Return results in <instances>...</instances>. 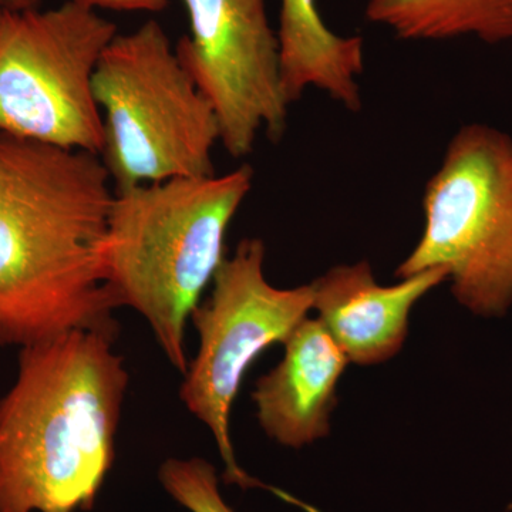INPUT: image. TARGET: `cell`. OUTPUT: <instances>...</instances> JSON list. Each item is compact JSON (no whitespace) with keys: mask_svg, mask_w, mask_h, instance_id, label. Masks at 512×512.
Masks as SVG:
<instances>
[{"mask_svg":"<svg viewBox=\"0 0 512 512\" xmlns=\"http://www.w3.org/2000/svg\"><path fill=\"white\" fill-rule=\"evenodd\" d=\"M117 26L66 2L0 6V133L100 156L104 121L93 77Z\"/></svg>","mask_w":512,"mask_h":512,"instance_id":"obj_6","label":"cell"},{"mask_svg":"<svg viewBox=\"0 0 512 512\" xmlns=\"http://www.w3.org/2000/svg\"><path fill=\"white\" fill-rule=\"evenodd\" d=\"M266 248L244 238L212 279V291L191 313L198 350L188 363L180 399L211 431L225 463L224 480L262 487L241 470L231 441V412L242 380L256 359L276 343L285 345L313 309V285L282 289L265 276Z\"/></svg>","mask_w":512,"mask_h":512,"instance_id":"obj_7","label":"cell"},{"mask_svg":"<svg viewBox=\"0 0 512 512\" xmlns=\"http://www.w3.org/2000/svg\"><path fill=\"white\" fill-rule=\"evenodd\" d=\"M366 19L407 42L512 40V0H367Z\"/></svg>","mask_w":512,"mask_h":512,"instance_id":"obj_12","label":"cell"},{"mask_svg":"<svg viewBox=\"0 0 512 512\" xmlns=\"http://www.w3.org/2000/svg\"><path fill=\"white\" fill-rule=\"evenodd\" d=\"M117 328L19 349L0 397V512L92 510L116 460L130 375Z\"/></svg>","mask_w":512,"mask_h":512,"instance_id":"obj_2","label":"cell"},{"mask_svg":"<svg viewBox=\"0 0 512 512\" xmlns=\"http://www.w3.org/2000/svg\"><path fill=\"white\" fill-rule=\"evenodd\" d=\"M424 229L399 279L444 268L451 293L481 318L512 308V137L485 123L461 126L423 194Z\"/></svg>","mask_w":512,"mask_h":512,"instance_id":"obj_5","label":"cell"},{"mask_svg":"<svg viewBox=\"0 0 512 512\" xmlns=\"http://www.w3.org/2000/svg\"><path fill=\"white\" fill-rule=\"evenodd\" d=\"M348 363L318 319L303 320L286 340L281 362L256 380L252 399L266 436L292 448L328 436L336 387Z\"/></svg>","mask_w":512,"mask_h":512,"instance_id":"obj_10","label":"cell"},{"mask_svg":"<svg viewBox=\"0 0 512 512\" xmlns=\"http://www.w3.org/2000/svg\"><path fill=\"white\" fill-rule=\"evenodd\" d=\"M0 6L12 9L37 8L39 0H0Z\"/></svg>","mask_w":512,"mask_h":512,"instance_id":"obj_15","label":"cell"},{"mask_svg":"<svg viewBox=\"0 0 512 512\" xmlns=\"http://www.w3.org/2000/svg\"><path fill=\"white\" fill-rule=\"evenodd\" d=\"M254 184V168L114 188L106 231L107 281L121 306L143 316L181 375L185 332L224 262L225 238Z\"/></svg>","mask_w":512,"mask_h":512,"instance_id":"obj_3","label":"cell"},{"mask_svg":"<svg viewBox=\"0 0 512 512\" xmlns=\"http://www.w3.org/2000/svg\"><path fill=\"white\" fill-rule=\"evenodd\" d=\"M190 32L175 45L178 60L210 101L220 143L235 158L254 151L259 131L279 141L289 103L278 33L266 0H181Z\"/></svg>","mask_w":512,"mask_h":512,"instance_id":"obj_8","label":"cell"},{"mask_svg":"<svg viewBox=\"0 0 512 512\" xmlns=\"http://www.w3.org/2000/svg\"><path fill=\"white\" fill-rule=\"evenodd\" d=\"M278 39L281 70L289 103L308 89L323 92L346 110L362 109L359 79L365 72V43L360 36L333 32L316 0H279Z\"/></svg>","mask_w":512,"mask_h":512,"instance_id":"obj_11","label":"cell"},{"mask_svg":"<svg viewBox=\"0 0 512 512\" xmlns=\"http://www.w3.org/2000/svg\"><path fill=\"white\" fill-rule=\"evenodd\" d=\"M158 478L164 490L190 512H234L221 497L215 468L207 460L168 458Z\"/></svg>","mask_w":512,"mask_h":512,"instance_id":"obj_13","label":"cell"},{"mask_svg":"<svg viewBox=\"0 0 512 512\" xmlns=\"http://www.w3.org/2000/svg\"><path fill=\"white\" fill-rule=\"evenodd\" d=\"M84 8L116 10V12H161L170 0H69Z\"/></svg>","mask_w":512,"mask_h":512,"instance_id":"obj_14","label":"cell"},{"mask_svg":"<svg viewBox=\"0 0 512 512\" xmlns=\"http://www.w3.org/2000/svg\"><path fill=\"white\" fill-rule=\"evenodd\" d=\"M447 281L433 268L383 286L367 261L338 265L312 282L313 309L349 362L379 365L402 350L414 305Z\"/></svg>","mask_w":512,"mask_h":512,"instance_id":"obj_9","label":"cell"},{"mask_svg":"<svg viewBox=\"0 0 512 512\" xmlns=\"http://www.w3.org/2000/svg\"><path fill=\"white\" fill-rule=\"evenodd\" d=\"M93 93L104 114L101 160L116 190L214 175L220 124L157 20L114 36Z\"/></svg>","mask_w":512,"mask_h":512,"instance_id":"obj_4","label":"cell"},{"mask_svg":"<svg viewBox=\"0 0 512 512\" xmlns=\"http://www.w3.org/2000/svg\"><path fill=\"white\" fill-rule=\"evenodd\" d=\"M114 191L100 156L0 133V348L117 328L106 271Z\"/></svg>","mask_w":512,"mask_h":512,"instance_id":"obj_1","label":"cell"}]
</instances>
